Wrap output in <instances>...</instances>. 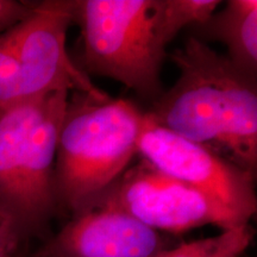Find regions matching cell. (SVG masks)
Masks as SVG:
<instances>
[{"label": "cell", "instance_id": "obj_1", "mask_svg": "<svg viewBox=\"0 0 257 257\" xmlns=\"http://www.w3.org/2000/svg\"><path fill=\"white\" fill-rule=\"evenodd\" d=\"M170 60L179 78L147 113L256 178L257 79L194 36L173 51Z\"/></svg>", "mask_w": 257, "mask_h": 257}, {"label": "cell", "instance_id": "obj_2", "mask_svg": "<svg viewBox=\"0 0 257 257\" xmlns=\"http://www.w3.org/2000/svg\"><path fill=\"white\" fill-rule=\"evenodd\" d=\"M142 112L125 99L73 93L57 136L54 184L59 208L87 210L138 154Z\"/></svg>", "mask_w": 257, "mask_h": 257}, {"label": "cell", "instance_id": "obj_3", "mask_svg": "<svg viewBox=\"0 0 257 257\" xmlns=\"http://www.w3.org/2000/svg\"><path fill=\"white\" fill-rule=\"evenodd\" d=\"M68 98L50 92L0 113V208L23 240L42 236L60 210L54 170Z\"/></svg>", "mask_w": 257, "mask_h": 257}, {"label": "cell", "instance_id": "obj_4", "mask_svg": "<svg viewBox=\"0 0 257 257\" xmlns=\"http://www.w3.org/2000/svg\"><path fill=\"white\" fill-rule=\"evenodd\" d=\"M87 72L123 83L155 102L163 93L166 47L156 32V0H72Z\"/></svg>", "mask_w": 257, "mask_h": 257}, {"label": "cell", "instance_id": "obj_5", "mask_svg": "<svg viewBox=\"0 0 257 257\" xmlns=\"http://www.w3.org/2000/svg\"><path fill=\"white\" fill-rule=\"evenodd\" d=\"M98 206L119 210L159 232L181 233L207 225L229 230L246 225L206 194L144 160L125 170L88 208Z\"/></svg>", "mask_w": 257, "mask_h": 257}, {"label": "cell", "instance_id": "obj_6", "mask_svg": "<svg viewBox=\"0 0 257 257\" xmlns=\"http://www.w3.org/2000/svg\"><path fill=\"white\" fill-rule=\"evenodd\" d=\"M138 154L162 173L213 199L242 224H250L255 216V176L207 148L162 127L147 112Z\"/></svg>", "mask_w": 257, "mask_h": 257}, {"label": "cell", "instance_id": "obj_7", "mask_svg": "<svg viewBox=\"0 0 257 257\" xmlns=\"http://www.w3.org/2000/svg\"><path fill=\"white\" fill-rule=\"evenodd\" d=\"M72 24V0H44L34 3L27 17L6 30L21 67L27 100L55 91L108 95L73 62L66 46Z\"/></svg>", "mask_w": 257, "mask_h": 257}, {"label": "cell", "instance_id": "obj_8", "mask_svg": "<svg viewBox=\"0 0 257 257\" xmlns=\"http://www.w3.org/2000/svg\"><path fill=\"white\" fill-rule=\"evenodd\" d=\"M165 249L159 231L119 210L98 206L74 214L32 257H153Z\"/></svg>", "mask_w": 257, "mask_h": 257}, {"label": "cell", "instance_id": "obj_9", "mask_svg": "<svg viewBox=\"0 0 257 257\" xmlns=\"http://www.w3.org/2000/svg\"><path fill=\"white\" fill-rule=\"evenodd\" d=\"M192 36L217 41L226 47V57L240 72L257 79V2L229 0L205 23L192 28Z\"/></svg>", "mask_w": 257, "mask_h": 257}, {"label": "cell", "instance_id": "obj_10", "mask_svg": "<svg viewBox=\"0 0 257 257\" xmlns=\"http://www.w3.org/2000/svg\"><path fill=\"white\" fill-rule=\"evenodd\" d=\"M221 4L219 0H156V32L167 46L182 29L207 21Z\"/></svg>", "mask_w": 257, "mask_h": 257}, {"label": "cell", "instance_id": "obj_11", "mask_svg": "<svg viewBox=\"0 0 257 257\" xmlns=\"http://www.w3.org/2000/svg\"><path fill=\"white\" fill-rule=\"evenodd\" d=\"M255 230L251 224L221 230L207 237L167 248L153 257H242L251 245Z\"/></svg>", "mask_w": 257, "mask_h": 257}, {"label": "cell", "instance_id": "obj_12", "mask_svg": "<svg viewBox=\"0 0 257 257\" xmlns=\"http://www.w3.org/2000/svg\"><path fill=\"white\" fill-rule=\"evenodd\" d=\"M27 101L23 76L6 31L0 34V113Z\"/></svg>", "mask_w": 257, "mask_h": 257}, {"label": "cell", "instance_id": "obj_13", "mask_svg": "<svg viewBox=\"0 0 257 257\" xmlns=\"http://www.w3.org/2000/svg\"><path fill=\"white\" fill-rule=\"evenodd\" d=\"M23 242L14 220L0 208V257H16Z\"/></svg>", "mask_w": 257, "mask_h": 257}, {"label": "cell", "instance_id": "obj_14", "mask_svg": "<svg viewBox=\"0 0 257 257\" xmlns=\"http://www.w3.org/2000/svg\"><path fill=\"white\" fill-rule=\"evenodd\" d=\"M34 3L0 0V34L27 17Z\"/></svg>", "mask_w": 257, "mask_h": 257}, {"label": "cell", "instance_id": "obj_15", "mask_svg": "<svg viewBox=\"0 0 257 257\" xmlns=\"http://www.w3.org/2000/svg\"><path fill=\"white\" fill-rule=\"evenodd\" d=\"M16 257H27V256H25V255H23V253H22V252H19V253H18V255H17V256H16Z\"/></svg>", "mask_w": 257, "mask_h": 257}]
</instances>
